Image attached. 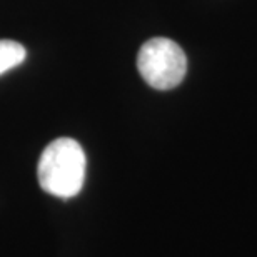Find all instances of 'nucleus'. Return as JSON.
Instances as JSON below:
<instances>
[{
	"instance_id": "f257e3e1",
	"label": "nucleus",
	"mask_w": 257,
	"mask_h": 257,
	"mask_svg": "<svg viewBox=\"0 0 257 257\" xmlns=\"http://www.w3.org/2000/svg\"><path fill=\"white\" fill-rule=\"evenodd\" d=\"M85 154L80 144L60 137L44 149L39 159L37 179L45 192L60 199L75 197L85 179Z\"/></svg>"
},
{
	"instance_id": "f03ea898",
	"label": "nucleus",
	"mask_w": 257,
	"mask_h": 257,
	"mask_svg": "<svg viewBox=\"0 0 257 257\" xmlns=\"http://www.w3.org/2000/svg\"><path fill=\"white\" fill-rule=\"evenodd\" d=\"M137 69L142 79L156 90H171L186 77L187 57L174 40L149 39L137 55Z\"/></svg>"
},
{
	"instance_id": "7ed1b4c3",
	"label": "nucleus",
	"mask_w": 257,
	"mask_h": 257,
	"mask_svg": "<svg viewBox=\"0 0 257 257\" xmlns=\"http://www.w3.org/2000/svg\"><path fill=\"white\" fill-rule=\"evenodd\" d=\"M25 55L27 52L22 44L15 40H0V75L22 64Z\"/></svg>"
}]
</instances>
